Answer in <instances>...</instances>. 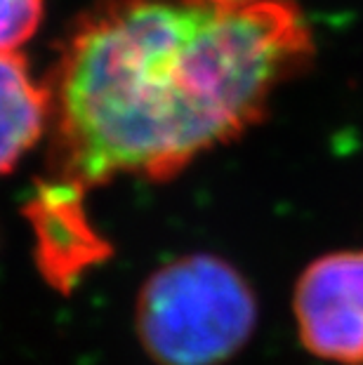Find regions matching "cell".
Here are the masks:
<instances>
[{"label": "cell", "instance_id": "obj_1", "mask_svg": "<svg viewBox=\"0 0 363 365\" xmlns=\"http://www.w3.org/2000/svg\"><path fill=\"white\" fill-rule=\"evenodd\" d=\"M314 50L295 0H99L48 83L52 182L173 180L257 125Z\"/></svg>", "mask_w": 363, "mask_h": 365}, {"label": "cell", "instance_id": "obj_2", "mask_svg": "<svg viewBox=\"0 0 363 365\" xmlns=\"http://www.w3.org/2000/svg\"><path fill=\"white\" fill-rule=\"evenodd\" d=\"M257 297L234 264L184 255L146 278L135 302V332L156 365H222L257 325Z\"/></svg>", "mask_w": 363, "mask_h": 365}, {"label": "cell", "instance_id": "obj_3", "mask_svg": "<svg viewBox=\"0 0 363 365\" xmlns=\"http://www.w3.org/2000/svg\"><path fill=\"white\" fill-rule=\"evenodd\" d=\"M297 335L316 359L363 365V247L323 255L292 292Z\"/></svg>", "mask_w": 363, "mask_h": 365}, {"label": "cell", "instance_id": "obj_4", "mask_svg": "<svg viewBox=\"0 0 363 365\" xmlns=\"http://www.w3.org/2000/svg\"><path fill=\"white\" fill-rule=\"evenodd\" d=\"M52 97L38 83L19 52H0V175L41 142L50 130Z\"/></svg>", "mask_w": 363, "mask_h": 365}, {"label": "cell", "instance_id": "obj_5", "mask_svg": "<svg viewBox=\"0 0 363 365\" xmlns=\"http://www.w3.org/2000/svg\"><path fill=\"white\" fill-rule=\"evenodd\" d=\"M45 14V0H0V52H19Z\"/></svg>", "mask_w": 363, "mask_h": 365}, {"label": "cell", "instance_id": "obj_6", "mask_svg": "<svg viewBox=\"0 0 363 365\" xmlns=\"http://www.w3.org/2000/svg\"><path fill=\"white\" fill-rule=\"evenodd\" d=\"M210 3H218V5H248V3H257V0H210Z\"/></svg>", "mask_w": 363, "mask_h": 365}]
</instances>
